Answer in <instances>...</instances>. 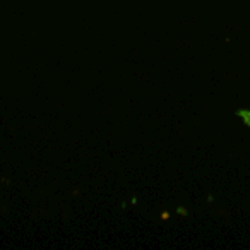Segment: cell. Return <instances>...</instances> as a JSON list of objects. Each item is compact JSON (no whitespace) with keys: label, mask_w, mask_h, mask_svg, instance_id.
<instances>
[{"label":"cell","mask_w":250,"mask_h":250,"mask_svg":"<svg viewBox=\"0 0 250 250\" xmlns=\"http://www.w3.org/2000/svg\"><path fill=\"white\" fill-rule=\"evenodd\" d=\"M240 117L243 118V122H245L247 125H250V111L242 110V111H240Z\"/></svg>","instance_id":"1"}]
</instances>
